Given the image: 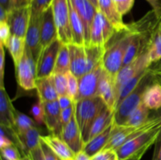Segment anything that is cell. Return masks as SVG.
<instances>
[{
    "label": "cell",
    "mask_w": 161,
    "mask_h": 160,
    "mask_svg": "<svg viewBox=\"0 0 161 160\" xmlns=\"http://www.w3.org/2000/svg\"><path fill=\"white\" fill-rule=\"evenodd\" d=\"M70 53V72L78 78L91 72L102 63L105 46L69 44Z\"/></svg>",
    "instance_id": "6da1fadb"
},
{
    "label": "cell",
    "mask_w": 161,
    "mask_h": 160,
    "mask_svg": "<svg viewBox=\"0 0 161 160\" xmlns=\"http://www.w3.org/2000/svg\"><path fill=\"white\" fill-rule=\"evenodd\" d=\"M107 108L106 104L98 96L74 102L75 119L84 144L88 142L91 128L95 119Z\"/></svg>",
    "instance_id": "7a4b0ae2"
},
{
    "label": "cell",
    "mask_w": 161,
    "mask_h": 160,
    "mask_svg": "<svg viewBox=\"0 0 161 160\" xmlns=\"http://www.w3.org/2000/svg\"><path fill=\"white\" fill-rule=\"evenodd\" d=\"M130 39L131 33L127 26V28L124 31L116 32L105 46L102 66L113 76L116 77V74L122 67Z\"/></svg>",
    "instance_id": "3957f363"
},
{
    "label": "cell",
    "mask_w": 161,
    "mask_h": 160,
    "mask_svg": "<svg viewBox=\"0 0 161 160\" xmlns=\"http://www.w3.org/2000/svg\"><path fill=\"white\" fill-rule=\"evenodd\" d=\"M155 80L153 74L148 69L147 73L142 78L135 89L122 100L114 111L113 122L116 125H124L130 115L142 101L143 94L146 88Z\"/></svg>",
    "instance_id": "277c9868"
},
{
    "label": "cell",
    "mask_w": 161,
    "mask_h": 160,
    "mask_svg": "<svg viewBox=\"0 0 161 160\" xmlns=\"http://www.w3.org/2000/svg\"><path fill=\"white\" fill-rule=\"evenodd\" d=\"M161 132V124L140 132L124 143L117 151L119 160H124L142 150H148L158 139Z\"/></svg>",
    "instance_id": "5b68a950"
},
{
    "label": "cell",
    "mask_w": 161,
    "mask_h": 160,
    "mask_svg": "<svg viewBox=\"0 0 161 160\" xmlns=\"http://www.w3.org/2000/svg\"><path fill=\"white\" fill-rule=\"evenodd\" d=\"M58 31V39L63 44L72 43L69 0H53L51 5Z\"/></svg>",
    "instance_id": "8992f818"
},
{
    "label": "cell",
    "mask_w": 161,
    "mask_h": 160,
    "mask_svg": "<svg viewBox=\"0 0 161 160\" xmlns=\"http://www.w3.org/2000/svg\"><path fill=\"white\" fill-rule=\"evenodd\" d=\"M151 66L148 52L143 53L137 57L127 65L121 67L115 77V97H116V106L119 97V91L124 84L131 79L132 78L138 75V74L147 70ZM116 109V107H115Z\"/></svg>",
    "instance_id": "52a82bcc"
},
{
    "label": "cell",
    "mask_w": 161,
    "mask_h": 160,
    "mask_svg": "<svg viewBox=\"0 0 161 160\" xmlns=\"http://www.w3.org/2000/svg\"><path fill=\"white\" fill-rule=\"evenodd\" d=\"M16 77L19 86L25 90L36 88V62L31 52L25 49L23 57L15 67Z\"/></svg>",
    "instance_id": "ba28073f"
},
{
    "label": "cell",
    "mask_w": 161,
    "mask_h": 160,
    "mask_svg": "<svg viewBox=\"0 0 161 160\" xmlns=\"http://www.w3.org/2000/svg\"><path fill=\"white\" fill-rule=\"evenodd\" d=\"M116 31L106 17L97 11L91 28L89 45L106 46Z\"/></svg>",
    "instance_id": "9c48e42d"
},
{
    "label": "cell",
    "mask_w": 161,
    "mask_h": 160,
    "mask_svg": "<svg viewBox=\"0 0 161 160\" xmlns=\"http://www.w3.org/2000/svg\"><path fill=\"white\" fill-rule=\"evenodd\" d=\"M61 44L62 42L57 39L42 49L36 61V78H41L53 75Z\"/></svg>",
    "instance_id": "30bf717a"
},
{
    "label": "cell",
    "mask_w": 161,
    "mask_h": 160,
    "mask_svg": "<svg viewBox=\"0 0 161 160\" xmlns=\"http://www.w3.org/2000/svg\"><path fill=\"white\" fill-rule=\"evenodd\" d=\"M104 71L105 69L102 63L79 78V92L75 101L97 96L99 83Z\"/></svg>",
    "instance_id": "8fae6325"
},
{
    "label": "cell",
    "mask_w": 161,
    "mask_h": 160,
    "mask_svg": "<svg viewBox=\"0 0 161 160\" xmlns=\"http://www.w3.org/2000/svg\"><path fill=\"white\" fill-rule=\"evenodd\" d=\"M31 20L30 5L11 9L8 14L7 23L13 35L25 38Z\"/></svg>",
    "instance_id": "7c38bea8"
},
{
    "label": "cell",
    "mask_w": 161,
    "mask_h": 160,
    "mask_svg": "<svg viewBox=\"0 0 161 160\" xmlns=\"http://www.w3.org/2000/svg\"><path fill=\"white\" fill-rule=\"evenodd\" d=\"M72 6L80 16L85 33V45H89L91 28L97 9L89 0H70Z\"/></svg>",
    "instance_id": "4fadbf2b"
},
{
    "label": "cell",
    "mask_w": 161,
    "mask_h": 160,
    "mask_svg": "<svg viewBox=\"0 0 161 160\" xmlns=\"http://www.w3.org/2000/svg\"><path fill=\"white\" fill-rule=\"evenodd\" d=\"M16 108L4 86H0V126L12 133L15 132L14 117Z\"/></svg>",
    "instance_id": "5bb4252c"
},
{
    "label": "cell",
    "mask_w": 161,
    "mask_h": 160,
    "mask_svg": "<svg viewBox=\"0 0 161 160\" xmlns=\"http://www.w3.org/2000/svg\"><path fill=\"white\" fill-rule=\"evenodd\" d=\"M41 136L40 130L36 126L23 133H17L15 132L12 135V139L21 151L22 155H28L31 151L40 144Z\"/></svg>",
    "instance_id": "9a60e30c"
},
{
    "label": "cell",
    "mask_w": 161,
    "mask_h": 160,
    "mask_svg": "<svg viewBox=\"0 0 161 160\" xmlns=\"http://www.w3.org/2000/svg\"><path fill=\"white\" fill-rule=\"evenodd\" d=\"M61 137L75 154L83 150L85 144L82 138L80 127L76 122L75 113L70 122L63 127Z\"/></svg>",
    "instance_id": "2e32d148"
},
{
    "label": "cell",
    "mask_w": 161,
    "mask_h": 160,
    "mask_svg": "<svg viewBox=\"0 0 161 160\" xmlns=\"http://www.w3.org/2000/svg\"><path fill=\"white\" fill-rule=\"evenodd\" d=\"M45 108V125L50 133L61 136L63 125L61 123V109L58 100L43 102Z\"/></svg>",
    "instance_id": "e0dca14e"
},
{
    "label": "cell",
    "mask_w": 161,
    "mask_h": 160,
    "mask_svg": "<svg viewBox=\"0 0 161 160\" xmlns=\"http://www.w3.org/2000/svg\"><path fill=\"white\" fill-rule=\"evenodd\" d=\"M41 20H42V17L38 19L31 18L26 36H25L26 48L31 52L36 62L37 61L38 57L42 50V47H41Z\"/></svg>",
    "instance_id": "ac0fdd59"
},
{
    "label": "cell",
    "mask_w": 161,
    "mask_h": 160,
    "mask_svg": "<svg viewBox=\"0 0 161 160\" xmlns=\"http://www.w3.org/2000/svg\"><path fill=\"white\" fill-rule=\"evenodd\" d=\"M97 96L105 101L108 108L115 111L116 97H115V77L104 71L99 83Z\"/></svg>",
    "instance_id": "d6986e66"
},
{
    "label": "cell",
    "mask_w": 161,
    "mask_h": 160,
    "mask_svg": "<svg viewBox=\"0 0 161 160\" xmlns=\"http://www.w3.org/2000/svg\"><path fill=\"white\" fill-rule=\"evenodd\" d=\"M98 10L111 23L116 32L127 28V24L123 20V16L118 12L113 0H98Z\"/></svg>",
    "instance_id": "ffe728a7"
},
{
    "label": "cell",
    "mask_w": 161,
    "mask_h": 160,
    "mask_svg": "<svg viewBox=\"0 0 161 160\" xmlns=\"http://www.w3.org/2000/svg\"><path fill=\"white\" fill-rule=\"evenodd\" d=\"M58 39V31L52 8L43 13L41 20V47L45 48Z\"/></svg>",
    "instance_id": "44dd1931"
},
{
    "label": "cell",
    "mask_w": 161,
    "mask_h": 160,
    "mask_svg": "<svg viewBox=\"0 0 161 160\" xmlns=\"http://www.w3.org/2000/svg\"><path fill=\"white\" fill-rule=\"evenodd\" d=\"M41 141H43L58 157L62 160H72L75 153L60 136L54 134L41 136Z\"/></svg>",
    "instance_id": "7402d4cb"
},
{
    "label": "cell",
    "mask_w": 161,
    "mask_h": 160,
    "mask_svg": "<svg viewBox=\"0 0 161 160\" xmlns=\"http://www.w3.org/2000/svg\"><path fill=\"white\" fill-rule=\"evenodd\" d=\"M36 90L39 98L42 102L57 100L58 94L54 86L53 75L36 79Z\"/></svg>",
    "instance_id": "603a6c76"
},
{
    "label": "cell",
    "mask_w": 161,
    "mask_h": 160,
    "mask_svg": "<svg viewBox=\"0 0 161 160\" xmlns=\"http://www.w3.org/2000/svg\"><path fill=\"white\" fill-rule=\"evenodd\" d=\"M113 125H114V123L110 125L106 130H105L103 132L97 135L95 137L88 141L84 145L83 151L86 152L91 157L102 151L111 137Z\"/></svg>",
    "instance_id": "cb8c5ba5"
},
{
    "label": "cell",
    "mask_w": 161,
    "mask_h": 160,
    "mask_svg": "<svg viewBox=\"0 0 161 160\" xmlns=\"http://www.w3.org/2000/svg\"><path fill=\"white\" fill-rule=\"evenodd\" d=\"M142 103L149 110L157 111L161 108V85L154 80L145 91Z\"/></svg>",
    "instance_id": "d4e9b609"
},
{
    "label": "cell",
    "mask_w": 161,
    "mask_h": 160,
    "mask_svg": "<svg viewBox=\"0 0 161 160\" xmlns=\"http://www.w3.org/2000/svg\"><path fill=\"white\" fill-rule=\"evenodd\" d=\"M113 119H114V111L108 108L95 119L93 123L90 131L88 141L106 130L110 125L113 123Z\"/></svg>",
    "instance_id": "484cf974"
},
{
    "label": "cell",
    "mask_w": 161,
    "mask_h": 160,
    "mask_svg": "<svg viewBox=\"0 0 161 160\" xmlns=\"http://www.w3.org/2000/svg\"><path fill=\"white\" fill-rule=\"evenodd\" d=\"M11 55L14 66H17L21 58L23 57L24 53L26 49V42L25 38H20L16 35H11L6 45Z\"/></svg>",
    "instance_id": "4316f807"
},
{
    "label": "cell",
    "mask_w": 161,
    "mask_h": 160,
    "mask_svg": "<svg viewBox=\"0 0 161 160\" xmlns=\"http://www.w3.org/2000/svg\"><path fill=\"white\" fill-rule=\"evenodd\" d=\"M70 53H69V45L61 44L57 57L56 64L53 74H66L70 72Z\"/></svg>",
    "instance_id": "83f0119b"
},
{
    "label": "cell",
    "mask_w": 161,
    "mask_h": 160,
    "mask_svg": "<svg viewBox=\"0 0 161 160\" xmlns=\"http://www.w3.org/2000/svg\"><path fill=\"white\" fill-rule=\"evenodd\" d=\"M150 110L142 103L132 112L124 125L128 126H138L147 122L150 118Z\"/></svg>",
    "instance_id": "f1b7e54d"
},
{
    "label": "cell",
    "mask_w": 161,
    "mask_h": 160,
    "mask_svg": "<svg viewBox=\"0 0 161 160\" xmlns=\"http://www.w3.org/2000/svg\"><path fill=\"white\" fill-rule=\"evenodd\" d=\"M148 55L151 64L161 60V29L159 25L156 29L149 43Z\"/></svg>",
    "instance_id": "f546056e"
},
{
    "label": "cell",
    "mask_w": 161,
    "mask_h": 160,
    "mask_svg": "<svg viewBox=\"0 0 161 160\" xmlns=\"http://www.w3.org/2000/svg\"><path fill=\"white\" fill-rule=\"evenodd\" d=\"M36 126H37L36 121L33 120L27 115L16 109L15 117H14V128L16 133H23Z\"/></svg>",
    "instance_id": "4dcf8cb0"
},
{
    "label": "cell",
    "mask_w": 161,
    "mask_h": 160,
    "mask_svg": "<svg viewBox=\"0 0 161 160\" xmlns=\"http://www.w3.org/2000/svg\"><path fill=\"white\" fill-rule=\"evenodd\" d=\"M149 69V68H148ZM148 69L145 72H142V73L138 74V75H136L135 77L132 78L131 79H130L129 81H127L125 84L123 86V87L121 88L120 91H119V97H118L117 99V102H116V108L118 107V105L122 102V100H124L134 89L136 88V86H138V83H140V81L142 80V78L146 75V74L147 73ZM115 109V110H116Z\"/></svg>",
    "instance_id": "1f68e13d"
},
{
    "label": "cell",
    "mask_w": 161,
    "mask_h": 160,
    "mask_svg": "<svg viewBox=\"0 0 161 160\" xmlns=\"http://www.w3.org/2000/svg\"><path fill=\"white\" fill-rule=\"evenodd\" d=\"M53 0H31V18L38 19L42 17L44 13L51 7Z\"/></svg>",
    "instance_id": "d6a6232c"
},
{
    "label": "cell",
    "mask_w": 161,
    "mask_h": 160,
    "mask_svg": "<svg viewBox=\"0 0 161 160\" xmlns=\"http://www.w3.org/2000/svg\"><path fill=\"white\" fill-rule=\"evenodd\" d=\"M31 114L38 125L45 124V108H44V104L39 98L31 106Z\"/></svg>",
    "instance_id": "836d02e7"
},
{
    "label": "cell",
    "mask_w": 161,
    "mask_h": 160,
    "mask_svg": "<svg viewBox=\"0 0 161 160\" xmlns=\"http://www.w3.org/2000/svg\"><path fill=\"white\" fill-rule=\"evenodd\" d=\"M66 77L68 82V96L75 102L79 92V78L71 72L66 73Z\"/></svg>",
    "instance_id": "e575fe53"
},
{
    "label": "cell",
    "mask_w": 161,
    "mask_h": 160,
    "mask_svg": "<svg viewBox=\"0 0 161 160\" xmlns=\"http://www.w3.org/2000/svg\"><path fill=\"white\" fill-rule=\"evenodd\" d=\"M53 77L58 96L68 95V82L66 74H53Z\"/></svg>",
    "instance_id": "d590c367"
},
{
    "label": "cell",
    "mask_w": 161,
    "mask_h": 160,
    "mask_svg": "<svg viewBox=\"0 0 161 160\" xmlns=\"http://www.w3.org/2000/svg\"><path fill=\"white\" fill-rule=\"evenodd\" d=\"M0 149H1V157L6 160H20L23 155L19 152V147L15 144Z\"/></svg>",
    "instance_id": "8d00e7d4"
},
{
    "label": "cell",
    "mask_w": 161,
    "mask_h": 160,
    "mask_svg": "<svg viewBox=\"0 0 161 160\" xmlns=\"http://www.w3.org/2000/svg\"><path fill=\"white\" fill-rule=\"evenodd\" d=\"M118 12L122 16L128 13L132 9L135 0H113Z\"/></svg>",
    "instance_id": "74e56055"
},
{
    "label": "cell",
    "mask_w": 161,
    "mask_h": 160,
    "mask_svg": "<svg viewBox=\"0 0 161 160\" xmlns=\"http://www.w3.org/2000/svg\"><path fill=\"white\" fill-rule=\"evenodd\" d=\"M11 35L12 34H11L10 28L7 22H0V42H2L5 47Z\"/></svg>",
    "instance_id": "f35d334b"
},
{
    "label": "cell",
    "mask_w": 161,
    "mask_h": 160,
    "mask_svg": "<svg viewBox=\"0 0 161 160\" xmlns=\"http://www.w3.org/2000/svg\"><path fill=\"white\" fill-rule=\"evenodd\" d=\"M4 45L0 42V86H4V74H5V49Z\"/></svg>",
    "instance_id": "ab89813d"
},
{
    "label": "cell",
    "mask_w": 161,
    "mask_h": 160,
    "mask_svg": "<svg viewBox=\"0 0 161 160\" xmlns=\"http://www.w3.org/2000/svg\"><path fill=\"white\" fill-rule=\"evenodd\" d=\"M75 113V109H74V104L72 106L65 108V109L61 110V123H62L63 127L69 123L72 119Z\"/></svg>",
    "instance_id": "60d3db41"
},
{
    "label": "cell",
    "mask_w": 161,
    "mask_h": 160,
    "mask_svg": "<svg viewBox=\"0 0 161 160\" xmlns=\"http://www.w3.org/2000/svg\"><path fill=\"white\" fill-rule=\"evenodd\" d=\"M9 136H9V133L6 130V129L1 126V129H0V148H3L6 146L14 144L12 138L9 137Z\"/></svg>",
    "instance_id": "b9f144b4"
},
{
    "label": "cell",
    "mask_w": 161,
    "mask_h": 160,
    "mask_svg": "<svg viewBox=\"0 0 161 160\" xmlns=\"http://www.w3.org/2000/svg\"><path fill=\"white\" fill-rule=\"evenodd\" d=\"M41 147H42V152H43L45 160H60L59 157L43 142L41 141Z\"/></svg>",
    "instance_id": "7bdbcfd3"
},
{
    "label": "cell",
    "mask_w": 161,
    "mask_h": 160,
    "mask_svg": "<svg viewBox=\"0 0 161 160\" xmlns=\"http://www.w3.org/2000/svg\"><path fill=\"white\" fill-rule=\"evenodd\" d=\"M116 152L108 150H102L91 157V160H108L113 156Z\"/></svg>",
    "instance_id": "ee69618b"
},
{
    "label": "cell",
    "mask_w": 161,
    "mask_h": 160,
    "mask_svg": "<svg viewBox=\"0 0 161 160\" xmlns=\"http://www.w3.org/2000/svg\"><path fill=\"white\" fill-rule=\"evenodd\" d=\"M58 104L60 105V108L61 110L65 109V108H69V107L73 105L74 101L69 97L68 95H62V96H58Z\"/></svg>",
    "instance_id": "f6af8a7d"
},
{
    "label": "cell",
    "mask_w": 161,
    "mask_h": 160,
    "mask_svg": "<svg viewBox=\"0 0 161 160\" xmlns=\"http://www.w3.org/2000/svg\"><path fill=\"white\" fill-rule=\"evenodd\" d=\"M29 155L32 160H45V157H44L43 152H42V147H41V144H39L37 147L31 151L29 152Z\"/></svg>",
    "instance_id": "bcb514c9"
},
{
    "label": "cell",
    "mask_w": 161,
    "mask_h": 160,
    "mask_svg": "<svg viewBox=\"0 0 161 160\" xmlns=\"http://www.w3.org/2000/svg\"><path fill=\"white\" fill-rule=\"evenodd\" d=\"M154 145L155 146L152 160H161V132Z\"/></svg>",
    "instance_id": "7dc6e473"
},
{
    "label": "cell",
    "mask_w": 161,
    "mask_h": 160,
    "mask_svg": "<svg viewBox=\"0 0 161 160\" xmlns=\"http://www.w3.org/2000/svg\"><path fill=\"white\" fill-rule=\"evenodd\" d=\"M149 4L152 6V9H153L157 16V18L161 21V0H146Z\"/></svg>",
    "instance_id": "c3c4849f"
},
{
    "label": "cell",
    "mask_w": 161,
    "mask_h": 160,
    "mask_svg": "<svg viewBox=\"0 0 161 160\" xmlns=\"http://www.w3.org/2000/svg\"><path fill=\"white\" fill-rule=\"evenodd\" d=\"M30 1L31 0H11L10 10L13 9H15V8H20L28 6V5H30Z\"/></svg>",
    "instance_id": "681fc988"
},
{
    "label": "cell",
    "mask_w": 161,
    "mask_h": 160,
    "mask_svg": "<svg viewBox=\"0 0 161 160\" xmlns=\"http://www.w3.org/2000/svg\"><path fill=\"white\" fill-rule=\"evenodd\" d=\"M72 160H91V157L86 152L82 150L75 154Z\"/></svg>",
    "instance_id": "f907efd6"
},
{
    "label": "cell",
    "mask_w": 161,
    "mask_h": 160,
    "mask_svg": "<svg viewBox=\"0 0 161 160\" xmlns=\"http://www.w3.org/2000/svg\"><path fill=\"white\" fill-rule=\"evenodd\" d=\"M149 70L153 73H161V60L151 64V66L149 67Z\"/></svg>",
    "instance_id": "816d5d0a"
},
{
    "label": "cell",
    "mask_w": 161,
    "mask_h": 160,
    "mask_svg": "<svg viewBox=\"0 0 161 160\" xmlns=\"http://www.w3.org/2000/svg\"><path fill=\"white\" fill-rule=\"evenodd\" d=\"M146 152H147V150H142L141 151V152H137L135 155H131L130 157H129V158L124 160H141V158H142V156L145 155V153H146Z\"/></svg>",
    "instance_id": "f5cc1de1"
},
{
    "label": "cell",
    "mask_w": 161,
    "mask_h": 160,
    "mask_svg": "<svg viewBox=\"0 0 161 160\" xmlns=\"http://www.w3.org/2000/svg\"><path fill=\"white\" fill-rule=\"evenodd\" d=\"M8 14H9V12L6 9H5L3 6H0V22H7Z\"/></svg>",
    "instance_id": "db71d44e"
},
{
    "label": "cell",
    "mask_w": 161,
    "mask_h": 160,
    "mask_svg": "<svg viewBox=\"0 0 161 160\" xmlns=\"http://www.w3.org/2000/svg\"><path fill=\"white\" fill-rule=\"evenodd\" d=\"M10 3L11 0H0V6H3L8 12L10 10Z\"/></svg>",
    "instance_id": "11a10c76"
},
{
    "label": "cell",
    "mask_w": 161,
    "mask_h": 160,
    "mask_svg": "<svg viewBox=\"0 0 161 160\" xmlns=\"http://www.w3.org/2000/svg\"><path fill=\"white\" fill-rule=\"evenodd\" d=\"M153 74L154 78H155L156 81L158 82V83L161 85V73H153Z\"/></svg>",
    "instance_id": "9f6ffc18"
},
{
    "label": "cell",
    "mask_w": 161,
    "mask_h": 160,
    "mask_svg": "<svg viewBox=\"0 0 161 160\" xmlns=\"http://www.w3.org/2000/svg\"><path fill=\"white\" fill-rule=\"evenodd\" d=\"M20 160H32V159H31V156H30V155L28 154V155H22V157L20 158Z\"/></svg>",
    "instance_id": "6f0895ef"
},
{
    "label": "cell",
    "mask_w": 161,
    "mask_h": 160,
    "mask_svg": "<svg viewBox=\"0 0 161 160\" xmlns=\"http://www.w3.org/2000/svg\"><path fill=\"white\" fill-rule=\"evenodd\" d=\"M89 1L91 2V3L97 8V10H98V0H89Z\"/></svg>",
    "instance_id": "680465c9"
},
{
    "label": "cell",
    "mask_w": 161,
    "mask_h": 160,
    "mask_svg": "<svg viewBox=\"0 0 161 160\" xmlns=\"http://www.w3.org/2000/svg\"><path fill=\"white\" fill-rule=\"evenodd\" d=\"M108 160H119V158H118V156H117V154H116V152H115V153L113 155V156H112L111 158H108Z\"/></svg>",
    "instance_id": "91938a15"
},
{
    "label": "cell",
    "mask_w": 161,
    "mask_h": 160,
    "mask_svg": "<svg viewBox=\"0 0 161 160\" xmlns=\"http://www.w3.org/2000/svg\"><path fill=\"white\" fill-rule=\"evenodd\" d=\"M156 114L157 115L159 116V117L160 118V120H161V108H160V109L157 110V111H155Z\"/></svg>",
    "instance_id": "94428289"
},
{
    "label": "cell",
    "mask_w": 161,
    "mask_h": 160,
    "mask_svg": "<svg viewBox=\"0 0 161 160\" xmlns=\"http://www.w3.org/2000/svg\"><path fill=\"white\" fill-rule=\"evenodd\" d=\"M159 27H160V28L161 29V21L160 22V24H159Z\"/></svg>",
    "instance_id": "6125c7cd"
},
{
    "label": "cell",
    "mask_w": 161,
    "mask_h": 160,
    "mask_svg": "<svg viewBox=\"0 0 161 160\" xmlns=\"http://www.w3.org/2000/svg\"><path fill=\"white\" fill-rule=\"evenodd\" d=\"M0 160H6V159H5V158H3V157H1V158H0Z\"/></svg>",
    "instance_id": "be15d7a7"
},
{
    "label": "cell",
    "mask_w": 161,
    "mask_h": 160,
    "mask_svg": "<svg viewBox=\"0 0 161 160\" xmlns=\"http://www.w3.org/2000/svg\"><path fill=\"white\" fill-rule=\"evenodd\" d=\"M60 160H62V159H60Z\"/></svg>",
    "instance_id": "e7e4bbea"
}]
</instances>
